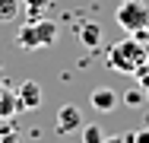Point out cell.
Here are the masks:
<instances>
[{"mask_svg":"<svg viewBox=\"0 0 149 143\" xmlns=\"http://www.w3.org/2000/svg\"><path fill=\"white\" fill-rule=\"evenodd\" d=\"M102 143H127V137H124V134H118V137H105Z\"/></svg>","mask_w":149,"mask_h":143,"instance_id":"15","label":"cell"},{"mask_svg":"<svg viewBox=\"0 0 149 143\" xmlns=\"http://www.w3.org/2000/svg\"><path fill=\"white\" fill-rule=\"evenodd\" d=\"M143 99H146V95H143V89H127V92H124V102H127L130 108L143 105Z\"/></svg>","mask_w":149,"mask_h":143,"instance_id":"13","label":"cell"},{"mask_svg":"<svg viewBox=\"0 0 149 143\" xmlns=\"http://www.w3.org/2000/svg\"><path fill=\"white\" fill-rule=\"evenodd\" d=\"M0 143H19V130L13 127V118L3 121V127H0Z\"/></svg>","mask_w":149,"mask_h":143,"instance_id":"11","label":"cell"},{"mask_svg":"<svg viewBox=\"0 0 149 143\" xmlns=\"http://www.w3.org/2000/svg\"><path fill=\"white\" fill-rule=\"evenodd\" d=\"M22 3H26V19H41L51 10V0H22Z\"/></svg>","mask_w":149,"mask_h":143,"instance_id":"9","label":"cell"},{"mask_svg":"<svg viewBox=\"0 0 149 143\" xmlns=\"http://www.w3.org/2000/svg\"><path fill=\"white\" fill-rule=\"evenodd\" d=\"M133 143H149V127H143V130H133Z\"/></svg>","mask_w":149,"mask_h":143,"instance_id":"14","label":"cell"},{"mask_svg":"<svg viewBox=\"0 0 149 143\" xmlns=\"http://www.w3.org/2000/svg\"><path fill=\"white\" fill-rule=\"evenodd\" d=\"M0 80H3V64H0Z\"/></svg>","mask_w":149,"mask_h":143,"instance_id":"16","label":"cell"},{"mask_svg":"<svg viewBox=\"0 0 149 143\" xmlns=\"http://www.w3.org/2000/svg\"><path fill=\"white\" fill-rule=\"evenodd\" d=\"M16 99H19V111H35L45 95H41V86L35 80H22L16 86Z\"/></svg>","mask_w":149,"mask_h":143,"instance_id":"5","label":"cell"},{"mask_svg":"<svg viewBox=\"0 0 149 143\" xmlns=\"http://www.w3.org/2000/svg\"><path fill=\"white\" fill-rule=\"evenodd\" d=\"M102 140H105V134H102L98 124H86L83 127V143H102Z\"/></svg>","mask_w":149,"mask_h":143,"instance_id":"12","label":"cell"},{"mask_svg":"<svg viewBox=\"0 0 149 143\" xmlns=\"http://www.w3.org/2000/svg\"><path fill=\"white\" fill-rule=\"evenodd\" d=\"M114 19L127 35L146 32L149 29V3L146 0H120L118 10H114Z\"/></svg>","mask_w":149,"mask_h":143,"instance_id":"3","label":"cell"},{"mask_svg":"<svg viewBox=\"0 0 149 143\" xmlns=\"http://www.w3.org/2000/svg\"><path fill=\"white\" fill-rule=\"evenodd\" d=\"M79 41L86 48H98L102 45V26L98 22H83L79 26Z\"/></svg>","mask_w":149,"mask_h":143,"instance_id":"8","label":"cell"},{"mask_svg":"<svg viewBox=\"0 0 149 143\" xmlns=\"http://www.w3.org/2000/svg\"><path fill=\"white\" fill-rule=\"evenodd\" d=\"M16 45L22 51H41V48L57 45V26H54V19H48V16L26 19L19 26V32H16Z\"/></svg>","mask_w":149,"mask_h":143,"instance_id":"1","label":"cell"},{"mask_svg":"<svg viewBox=\"0 0 149 143\" xmlns=\"http://www.w3.org/2000/svg\"><path fill=\"white\" fill-rule=\"evenodd\" d=\"M89 102H92V108L95 111H114L118 108V89H111V86H95L92 89V95H89Z\"/></svg>","mask_w":149,"mask_h":143,"instance_id":"6","label":"cell"},{"mask_svg":"<svg viewBox=\"0 0 149 143\" xmlns=\"http://www.w3.org/2000/svg\"><path fill=\"white\" fill-rule=\"evenodd\" d=\"M19 114V99H16V89L10 83L0 80V121H10Z\"/></svg>","mask_w":149,"mask_h":143,"instance_id":"7","label":"cell"},{"mask_svg":"<svg viewBox=\"0 0 149 143\" xmlns=\"http://www.w3.org/2000/svg\"><path fill=\"white\" fill-rule=\"evenodd\" d=\"M143 64H146V48L136 38H124L108 51V67L118 73H140Z\"/></svg>","mask_w":149,"mask_h":143,"instance_id":"2","label":"cell"},{"mask_svg":"<svg viewBox=\"0 0 149 143\" xmlns=\"http://www.w3.org/2000/svg\"><path fill=\"white\" fill-rule=\"evenodd\" d=\"M54 130H57L60 137H67L73 130H83V111L76 105H63L57 111V118H54Z\"/></svg>","mask_w":149,"mask_h":143,"instance_id":"4","label":"cell"},{"mask_svg":"<svg viewBox=\"0 0 149 143\" xmlns=\"http://www.w3.org/2000/svg\"><path fill=\"white\" fill-rule=\"evenodd\" d=\"M19 10H22V0H0V22H3V26L13 22V19L19 16Z\"/></svg>","mask_w":149,"mask_h":143,"instance_id":"10","label":"cell"}]
</instances>
